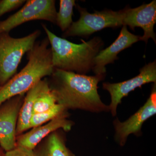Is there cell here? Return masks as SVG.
Masks as SVG:
<instances>
[{
	"mask_svg": "<svg viewBox=\"0 0 156 156\" xmlns=\"http://www.w3.org/2000/svg\"><path fill=\"white\" fill-rule=\"evenodd\" d=\"M50 45L52 62L54 69L86 75L92 70L94 58L104 46L99 37L88 41L81 40L76 44L53 33L44 24H42Z\"/></svg>",
	"mask_w": 156,
	"mask_h": 156,
	"instance_id": "cell-2",
	"label": "cell"
},
{
	"mask_svg": "<svg viewBox=\"0 0 156 156\" xmlns=\"http://www.w3.org/2000/svg\"><path fill=\"white\" fill-rule=\"evenodd\" d=\"M5 156H35L34 151L22 147L16 146L13 149L5 152Z\"/></svg>",
	"mask_w": 156,
	"mask_h": 156,
	"instance_id": "cell-19",
	"label": "cell"
},
{
	"mask_svg": "<svg viewBox=\"0 0 156 156\" xmlns=\"http://www.w3.org/2000/svg\"><path fill=\"white\" fill-rule=\"evenodd\" d=\"M25 0H0V17L25 4Z\"/></svg>",
	"mask_w": 156,
	"mask_h": 156,
	"instance_id": "cell-18",
	"label": "cell"
},
{
	"mask_svg": "<svg viewBox=\"0 0 156 156\" xmlns=\"http://www.w3.org/2000/svg\"><path fill=\"white\" fill-rule=\"evenodd\" d=\"M59 11L56 16V24L62 31L69 28L73 23V7L76 5L74 0H60Z\"/></svg>",
	"mask_w": 156,
	"mask_h": 156,
	"instance_id": "cell-15",
	"label": "cell"
},
{
	"mask_svg": "<svg viewBox=\"0 0 156 156\" xmlns=\"http://www.w3.org/2000/svg\"><path fill=\"white\" fill-rule=\"evenodd\" d=\"M105 76H88L54 69L47 79L57 103L68 110L100 113L109 111L108 105L101 101L98 92V85Z\"/></svg>",
	"mask_w": 156,
	"mask_h": 156,
	"instance_id": "cell-1",
	"label": "cell"
},
{
	"mask_svg": "<svg viewBox=\"0 0 156 156\" xmlns=\"http://www.w3.org/2000/svg\"><path fill=\"white\" fill-rule=\"evenodd\" d=\"M3 150L2 149V148L0 146V156H5V153H4V151H3Z\"/></svg>",
	"mask_w": 156,
	"mask_h": 156,
	"instance_id": "cell-20",
	"label": "cell"
},
{
	"mask_svg": "<svg viewBox=\"0 0 156 156\" xmlns=\"http://www.w3.org/2000/svg\"><path fill=\"white\" fill-rule=\"evenodd\" d=\"M140 37L130 33L127 26H123L119 35L113 43L104 50H101L94 59V66L92 70L95 75L105 74V66L113 63L118 58L117 55L121 51L131 47L140 41Z\"/></svg>",
	"mask_w": 156,
	"mask_h": 156,
	"instance_id": "cell-12",
	"label": "cell"
},
{
	"mask_svg": "<svg viewBox=\"0 0 156 156\" xmlns=\"http://www.w3.org/2000/svg\"><path fill=\"white\" fill-rule=\"evenodd\" d=\"M69 115V113L62 115L44 125L32 128L30 131L17 136L16 146L34 150L43 139L54 131L59 129H62L64 131H70L74 122L68 119Z\"/></svg>",
	"mask_w": 156,
	"mask_h": 156,
	"instance_id": "cell-11",
	"label": "cell"
},
{
	"mask_svg": "<svg viewBox=\"0 0 156 156\" xmlns=\"http://www.w3.org/2000/svg\"><path fill=\"white\" fill-rule=\"evenodd\" d=\"M125 9L124 25L128 26L132 30L136 27H141L144 33L140 37V41L147 43L149 39L152 38L156 43V35L154 29L156 23V0L134 9L126 7Z\"/></svg>",
	"mask_w": 156,
	"mask_h": 156,
	"instance_id": "cell-10",
	"label": "cell"
},
{
	"mask_svg": "<svg viewBox=\"0 0 156 156\" xmlns=\"http://www.w3.org/2000/svg\"><path fill=\"white\" fill-rule=\"evenodd\" d=\"M1 87H1V86H0V89H1Z\"/></svg>",
	"mask_w": 156,
	"mask_h": 156,
	"instance_id": "cell-21",
	"label": "cell"
},
{
	"mask_svg": "<svg viewBox=\"0 0 156 156\" xmlns=\"http://www.w3.org/2000/svg\"><path fill=\"white\" fill-rule=\"evenodd\" d=\"M25 95L14 96L0 106V146L5 152L17 146V120Z\"/></svg>",
	"mask_w": 156,
	"mask_h": 156,
	"instance_id": "cell-9",
	"label": "cell"
},
{
	"mask_svg": "<svg viewBox=\"0 0 156 156\" xmlns=\"http://www.w3.org/2000/svg\"><path fill=\"white\" fill-rule=\"evenodd\" d=\"M156 114V88L155 84L148 99L135 114L124 122H120L118 118L114 121L115 140L119 145L124 146L130 134L140 136L144 123Z\"/></svg>",
	"mask_w": 156,
	"mask_h": 156,
	"instance_id": "cell-8",
	"label": "cell"
},
{
	"mask_svg": "<svg viewBox=\"0 0 156 156\" xmlns=\"http://www.w3.org/2000/svg\"><path fill=\"white\" fill-rule=\"evenodd\" d=\"M54 0H27L22 9L0 21V34L10 32L28 21L44 20L56 24L57 14Z\"/></svg>",
	"mask_w": 156,
	"mask_h": 156,
	"instance_id": "cell-6",
	"label": "cell"
},
{
	"mask_svg": "<svg viewBox=\"0 0 156 156\" xmlns=\"http://www.w3.org/2000/svg\"><path fill=\"white\" fill-rule=\"evenodd\" d=\"M156 83V62L145 65L140 70L138 75L128 80L114 83H104L103 89L108 91L111 98V102L109 106V111L113 117L117 115L118 105L122 103L123 98L128 96L131 91L143 85L150 83Z\"/></svg>",
	"mask_w": 156,
	"mask_h": 156,
	"instance_id": "cell-7",
	"label": "cell"
},
{
	"mask_svg": "<svg viewBox=\"0 0 156 156\" xmlns=\"http://www.w3.org/2000/svg\"><path fill=\"white\" fill-rule=\"evenodd\" d=\"M56 104V98L50 89L38 98L34 105L33 114L46 111Z\"/></svg>",
	"mask_w": 156,
	"mask_h": 156,
	"instance_id": "cell-17",
	"label": "cell"
},
{
	"mask_svg": "<svg viewBox=\"0 0 156 156\" xmlns=\"http://www.w3.org/2000/svg\"><path fill=\"white\" fill-rule=\"evenodd\" d=\"M50 90L47 77L39 81L26 93L17 120V136L30 129V121L35 102L42 94Z\"/></svg>",
	"mask_w": 156,
	"mask_h": 156,
	"instance_id": "cell-13",
	"label": "cell"
},
{
	"mask_svg": "<svg viewBox=\"0 0 156 156\" xmlns=\"http://www.w3.org/2000/svg\"><path fill=\"white\" fill-rule=\"evenodd\" d=\"M48 38L36 42L27 53L28 62L0 89V106L10 98L24 95L43 78L50 76L54 68Z\"/></svg>",
	"mask_w": 156,
	"mask_h": 156,
	"instance_id": "cell-3",
	"label": "cell"
},
{
	"mask_svg": "<svg viewBox=\"0 0 156 156\" xmlns=\"http://www.w3.org/2000/svg\"><path fill=\"white\" fill-rule=\"evenodd\" d=\"M64 131L59 129L45 137L34 149L35 156H75L66 146Z\"/></svg>",
	"mask_w": 156,
	"mask_h": 156,
	"instance_id": "cell-14",
	"label": "cell"
},
{
	"mask_svg": "<svg viewBox=\"0 0 156 156\" xmlns=\"http://www.w3.org/2000/svg\"><path fill=\"white\" fill-rule=\"evenodd\" d=\"M41 34L39 30L26 36L12 37L9 33L0 34V86L17 74L23 56L31 50Z\"/></svg>",
	"mask_w": 156,
	"mask_h": 156,
	"instance_id": "cell-4",
	"label": "cell"
},
{
	"mask_svg": "<svg viewBox=\"0 0 156 156\" xmlns=\"http://www.w3.org/2000/svg\"><path fill=\"white\" fill-rule=\"evenodd\" d=\"M76 6L80 13V19L73 22L69 28L64 32L62 37L64 38L71 37H87L107 27L116 28L124 26L125 9L119 11L111 10L95 11L90 14L79 5Z\"/></svg>",
	"mask_w": 156,
	"mask_h": 156,
	"instance_id": "cell-5",
	"label": "cell"
},
{
	"mask_svg": "<svg viewBox=\"0 0 156 156\" xmlns=\"http://www.w3.org/2000/svg\"><path fill=\"white\" fill-rule=\"evenodd\" d=\"M68 113V110L65 108L57 103L46 111L33 114L30 119V128H32L41 126L56 117Z\"/></svg>",
	"mask_w": 156,
	"mask_h": 156,
	"instance_id": "cell-16",
	"label": "cell"
}]
</instances>
